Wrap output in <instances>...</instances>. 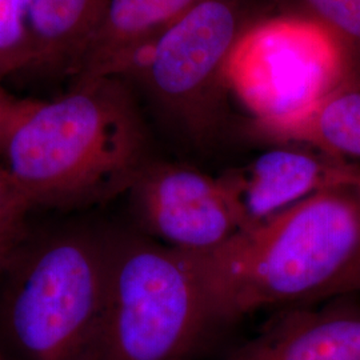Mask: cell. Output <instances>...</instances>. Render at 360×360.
<instances>
[{
    "mask_svg": "<svg viewBox=\"0 0 360 360\" xmlns=\"http://www.w3.org/2000/svg\"><path fill=\"white\" fill-rule=\"evenodd\" d=\"M0 158L32 208L59 210L127 193L151 160L142 117L120 77L72 83L58 99L35 101Z\"/></svg>",
    "mask_w": 360,
    "mask_h": 360,
    "instance_id": "obj_1",
    "label": "cell"
},
{
    "mask_svg": "<svg viewBox=\"0 0 360 360\" xmlns=\"http://www.w3.org/2000/svg\"><path fill=\"white\" fill-rule=\"evenodd\" d=\"M217 322L324 302L360 260V187L314 195L207 254H193Z\"/></svg>",
    "mask_w": 360,
    "mask_h": 360,
    "instance_id": "obj_2",
    "label": "cell"
},
{
    "mask_svg": "<svg viewBox=\"0 0 360 360\" xmlns=\"http://www.w3.org/2000/svg\"><path fill=\"white\" fill-rule=\"evenodd\" d=\"M110 238L75 227L27 242L0 295V343L13 360L101 359Z\"/></svg>",
    "mask_w": 360,
    "mask_h": 360,
    "instance_id": "obj_3",
    "label": "cell"
},
{
    "mask_svg": "<svg viewBox=\"0 0 360 360\" xmlns=\"http://www.w3.org/2000/svg\"><path fill=\"white\" fill-rule=\"evenodd\" d=\"M217 324L193 254L144 236L110 238L99 360H191Z\"/></svg>",
    "mask_w": 360,
    "mask_h": 360,
    "instance_id": "obj_4",
    "label": "cell"
},
{
    "mask_svg": "<svg viewBox=\"0 0 360 360\" xmlns=\"http://www.w3.org/2000/svg\"><path fill=\"white\" fill-rule=\"evenodd\" d=\"M347 46L316 18L281 16L239 34L221 80L259 134L304 115L342 87L358 83Z\"/></svg>",
    "mask_w": 360,
    "mask_h": 360,
    "instance_id": "obj_5",
    "label": "cell"
},
{
    "mask_svg": "<svg viewBox=\"0 0 360 360\" xmlns=\"http://www.w3.org/2000/svg\"><path fill=\"white\" fill-rule=\"evenodd\" d=\"M238 18L227 0H206L167 28L129 74L180 129L202 139L214 129L211 86L238 38Z\"/></svg>",
    "mask_w": 360,
    "mask_h": 360,
    "instance_id": "obj_6",
    "label": "cell"
},
{
    "mask_svg": "<svg viewBox=\"0 0 360 360\" xmlns=\"http://www.w3.org/2000/svg\"><path fill=\"white\" fill-rule=\"evenodd\" d=\"M127 195L143 231L183 252H211L240 231L221 178L188 166L150 160Z\"/></svg>",
    "mask_w": 360,
    "mask_h": 360,
    "instance_id": "obj_7",
    "label": "cell"
},
{
    "mask_svg": "<svg viewBox=\"0 0 360 360\" xmlns=\"http://www.w3.org/2000/svg\"><path fill=\"white\" fill-rule=\"evenodd\" d=\"M220 178L231 195L240 231H245L314 195L360 187V168L295 144L269 150Z\"/></svg>",
    "mask_w": 360,
    "mask_h": 360,
    "instance_id": "obj_8",
    "label": "cell"
},
{
    "mask_svg": "<svg viewBox=\"0 0 360 360\" xmlns=\"http://www.w3.org/2000/svg\"><path fill=\"white\" fill-rule=\"evenodd\" d=\"M342 295L276 315L223 360H360V303Z\"/></svg>",
    "mask_w": 360,
    "mask_h": 360,
    "instance_id": "obj_9",
    "label": "cell"
},
{
    "mask_svg": "<svg viewBox=\"0 0 360 360\" xmlns=\"http://www.w3.org/2000/svg\"><path fill=\"white\" fill-rule=\"evenodd\" d=\"M206 0H105L72 83L131 72L158 38Z\"/></svg>",
    "mask_w": 360,
    "mask_h": 360,
    "instance_id": "obj_10",
    "label": "cell"
},
{
    "mask_svg": "<svg viewBox=\"0 0 360 360\" xmlns=\"http://www.w3.org/2000/svg\"><path fill=\"white\" fill-rule=\"evenodd\" d=\"M104 4L105 0H32L27 70L74 77Z\"/></svg>",
    "mask_w": 360,
    "mask_h": 360,
    "instance_id": "obj_11",
    "label": "cell"
},
{
    "mask_svg": "<svg viewBox=\"0 0 360 360\" xmlns=\"http://www.w3.org/2000/svg\"><path fill=\"white\" fill-rule=\"evenodd\" d=\"M263 136L307 146L360 168V84L342 87L307 114Z\"/></svg>",
    "mask_w": 360,
    "mask_h": 360,
    "instance_id": "obj_12",
    "label": "cell"
},
{
    "mask_svg": "<svg viewBox=\"0 0 360 360\" xmlns=\"http://www.w3.org/2000/svg\"><path fill=\"white\" fill-rule=\"evenodd\" d=\"M31 210V203L0 163V274L28 242L27 215Z\"/></svg>",
    "mask_w": 360,
    "mask_h": 360,
    "instance_id": "obj_13",
    "label": "cell"
},
{
    "mask_svg": "<svg viewBox=\"0 0 360 360\" xmlns=\"http://www.w3.org/2000/svg\"><path fill=\"white\" fill-rule=\"evenodd\" d=\"M32 0H0V82L30 65L28 13Z\"/></svg>",
    "mask_w": 360,
    "mask_h": 360,
    "instance_id": "obj_14",
    "label": "cell"
},
{
    "mask_svg": "<svg viewBox=\"0 0 360 360\" xmlns=\"http://www.w3.org/2000/svg\"><path fill=\"white\" fill-rule=\"evenodd\" d=\"M316 19L342 39L355 63L360 50V0H306Z\"/></svg>",
    "mask_w": 360,
    "mask_h": 360,
    "instance_id": "obj_15",
    "label": "cell"
},
{
    "mask_svg": "<svg viewBox=\"0 0 360 360\" xmlns=\"http://www.w3.org/2000/svg\"><path fill=\"white\" fill-rule=\"evenodd\" d=\"M35 101L18 99L4 90L0 82V156L16 123L25 116Z\"/></svg>",
    "mask_w": 360,
    "mask_h": 360,
    "instance_id": "obj_16",
    "label": "cell"
},
{
    "mask_svg": "<svg viewBox=\"0 0 360 360\" xmlns=\"http://www.w3.org/2000/svg\"><path fill=\"white\" fill-rule=\"evenodd\" d=\"M360 294V260L356 264V267L348 274L347 276L340 282L336 284L334 290L330 292L328 299L342 295H359Z\"/></svg>",
    "mask_w": 360,
    "mask_h": 360,
    "instance_id": "obj_17",
    "label": "cell"
},
{
    "mask_svg": "<svg viewBox=\"0 0 360 360\" xmlns=\"http://www.w3.org/2000/svg\"><path fill=\"white\" fill-rule=\"evenodd\" d=\"M0 360H13V358L8 355V352L1 346V343H0Z\"/></svg>",
    "mask_w": 360,
    "mask_h": 360,
    "instance_id": "obj_18",
    "label": "cell"
}]
</instances>
